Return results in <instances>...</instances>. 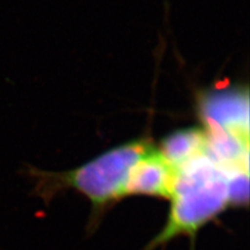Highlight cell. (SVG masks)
I'll use <instances>...</instances> for the list:
<instances>
[{"instance_id":"obj_3","label":"cell","mask_w":250,"mask_h":250,"mask_svg":"<svg viewBox=\"0 0 250 250\" xmlns=\"http://www.w3.org/2000/svg\"><path fill=\"white\" fill-rule=\"evenodd\" d=\"M176 174V168L168 163L158 148L154 147L131 168L125 186V196L145 195L170 199Z\"/></svg>"},{"instance_id":"obj_5","label":"cell","mask_w":250,"mask_h":250,"mask_svg":"<svg viewBox=\"0 0 250 250\" xmlns=\"http://www.w3.org/2000/svg\"><path fill=\"white\" fill-rule=\"evenodd\" d=\"M168 163L176 169L207 150V136L202 128H187L173 132L158 148Z\"/></svg>"},{"instance_id":"obj_4","label":"cell","mask_w":250,"mask_h":250,"mask_svg":"<svg viewBox=\"0 0 250 250\" xmlns=\"http://www.w3.org/2000/svg\"><path fill=\"white\" fill-rule=\"evenodd\" d=\"M206 130H220L249 139L247 93L215 94L202 104Z\"/></svg>"},{"instance_id":"obj_1","label":"cell","mask_w":250,"mask_h":250,"mask_svg":"<svg viewBox=\"0 0 250 250\" xmlns=\"http://www.w3.org/2000/svg\"><path fill=\"white\" fill-rule=\"evenodd\" d=\"M152 148L150 140L140 139L117 146L72 170L52 172L29 167L27 174L35 181L34 194L44 201L70 189L83 194L92 203V220L98 222L107 208L125 197L131 168Z\"/></svg>"},{"instance_id":"obj_2","label":"cell","mask_w":250,"mask_h":250,"mask_svg":"<svg viewBox=\"0 0 250 250\" xmlns=\"http://www.w3.org/2000/svg\"><path fill=\"white\" fill-rule=\"evenodd\" d=\"M176 170L167 222L144 250H154L178 236L194 242L202 226L231 207L229 178L236 172L218 165L207 151Z\"/></svg>"}]
</instances>
